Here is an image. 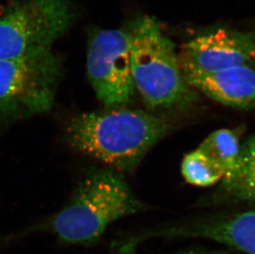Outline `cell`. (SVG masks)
Masks as SVG:
<instances>
[{
    "instance_id": "1",
    "label": "cell",
    "mask_w": 255,
    "mask_h": 254,
    "mask_svg": "<svg viewBox=\"0 0 255 254\" xmlns=\"http://www.w3.org/2000/svg\"><path fill=\"white\" fill-rule=\"evenodd\" d=\"M142 207L118 171H94L80 182L62 210L26 230L0 237V244L12 243L32 233L45 232L55 235L65 245L89 246L99 241L110 224L136 213Z\"/></svg>"
},
{
    "instance_id": "2",
    "label": "cell",
    "mask_w": 255,
    "mask_h": 254,
    "mask_svg": "<svg viewBox=\"0 0 255 254\" xmlns=\"http://www.w3.org/2000/svg\"><path fill=\"white\" fill-rule=\"evenodd\" d=\"M169 128L162 117L119 108L75 116L65 126V133L73 149L117 170L130 172Z\"/></svg>"
},
{
    "instance_id": "3",
    "label": "cell",
    "mask_w": 255,
    "mask_h": 254,
    "mask_svg": "<svg viewBox=\"0 0 255 254\" xmlns=\"http://www.w3.org/2000/svg\"><path fill=\"white\" fill-rule=\"evenodd\" d=\"M127 31L133 81L144 104L156 110L193 101L195 93L183 76L174 45L157 21L140 17Z\"/></svg>"
},
{
    "instance_id": "4",
    "label": "cell",
    "mask_w": 255,
    "mask_h": 254,
    "mask_svg": "<svg viewBox=\"0 0 255 254\" xmlns=\"http://www.w3.org/2000/svg\"><path fill=\"white\" fill-rule=\"evenodd\" d=\"M80 17L71 0H15L0 16V60L51 51Z\"/></svg>"
},
{
    "instance_id": "5",
    "label": "cell",
    "mask_w": 255,
    "mask_h": 254,
    "mask_svg": "<svg viewBox=\"0 0 255 254\" xmlns=\"http://www.w3.org/2000/svg\"><path fill=\"white\" fill-rule=\"evenodd\" d=\"M63 74L64 59L52 50L0 60V123L51 110Z\"/></svg>"
},
{
    "instance_id": "6",
    "label": "cell",
    "mask_w": 255,
    "mask_h": 254,
    "mask_svg": "<svg viewBox=\"0 0 255 254\" xmlns=\"http://www.w3.org/2000/svg\"><path fill=\"white\" fill-rule=\"evenodd\" d=\"M87 73L97 98L106 109L125 108L132 102L135 88L128 31L119 29L89 30Z\"/></svg>"
},
{
    "instance_id": "7",
    "label": "cell",
    "mask_w": 255,
    "mask_h": 254,
    "mask_svg": "<svg viewBox=\"0 0 255 254\" xmlns=\"http://www.w3.org/2000/svg\"><path fill=\"white\" fill-rule=\"evenodd\" d=\"M182 70L215 72L255 64V31L219 28L183 45L178 56Z\"/></svg>"
},
{
    "instance_id": "8",
    "label": "cell",
    "mask_w": 255,
    "mask_h": 254,
    "mask_svg": "<svg viewBox=\"0 0 255 254\" xmlns=\"http://www.w3.org/2000/svg\"><path fill=\"white\" fill-rule=\"evenodd\" d=\"M202 238L255 254V209L147 233V238Z\"/></svg>"
},
{
    "instance_id": "9",
    "label": "cell",
    "mask_w": 255,
    "mask_h": 254,
    "mask_svg": "<svg viewBox=\"0 0 255 254\" xmlns=\"http://www.w3.org/2000/svg\"><path fill=\"white\" fill-rule=\"evenodd\" d=\"M188 84L210 99L232 108H255V70L251 66L215 72L182 70Z\"/></svg>"
},
{
    "instance_id": "10",
    "label": "cell",
    "mask_w": 255,
    "mask_h": 254,
    "mask_svg": "<svg viewBox=\"0 0 255 254\" xmlns=\"http://www.w3.org/2000/svg\"><path fill=\"white\" fill-rule=\"evenodd\" d=\"M222 188L234 199L255 204V134L241 144L235 165L222 179Z\"/></svg>"
},
{
    "instance_id": "11",
    "label": "cell",
    "mask_w": 255,
    "mask_h": 254,
    "mask_svg": "<svg viewBox=\"0 0 255 254\" xmlns=\"http://www.w3.org/2000/svg\"><path fill=\"white\" fill-rule=\"evenodd\" d=\"M241 135L239 128L217 129L201 143L198 149L219 164L227 174L235 165L241 150Z\"/></svg>"
},
{
    "instance_id": "12",
    "label": "cell",
    "mask_w": 255,
    "mask_h": 254,
    "mask_svg": "<svg viewBox=\"0 0 255 254\" xmlns=\"http://www.w3.org/2000/svg\"><path fill=\"white\" fill-rule=\"evenodd\" d=\"M186 182L197 187H209L224 178V169L198 149L187 153L181 163Z\"/></svg>"
},
{
    "instance_id": "13",
    "label": "cell",
    "mask_w": 255,
    "mask_h": 254,
    "mask_svg": "<svg viewBox=\"0 0 255 254\" xmlns=\"http://www.w3.org/2000/svg\"><path fill=\"white\" fill-rule=\"evenodd\" d=\"M175 254H231V253L227 252V251H206V250H188V251H184V252L178 253Z\"/></svg>"
}]
</instances>
